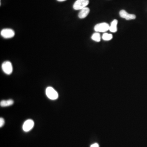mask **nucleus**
Segmentation results:
<instances>
[{"mask_svg": "<svg viewBox=\"0 0 147 147\" xmlns=\"http://www.w3.org/2000/svg\"><path fill=\"white\" fill-rule=\"evenodd\" d=\"M45 93L47 97L52 100L57 99L59 97L57 92L52 87H48L46 89Z\"/></svg>", "mask_w": 147, "mask_h": 147, "instance_id": "f257e3e1", "label": "nucleus"}, {"mask_svg": "<svg viewBox=\"0 0 147 147\" xmlns=\"http://www.w3.org/2000/svg\"><path fill=\"white\" fill-rule=\"evenodd\" d=\"M89 3V0H77L73 5V8L75 10H81L86 7Z\"/></svg>", "mask_w": 147, "mask_h": 147, "instance_id": "f03ea898", "label": "nucleus"}, {"mask_svg": "<svg viewBox=\"0 0 147 147\" xmlns=\"http://www.w3.org/2000/svg\"><path fill=\"white\" fill-rule=\"evenodd\" d=\"M110 25L106 23L97 24L94 26V29L97 32H105L109 30Z\"/></svg>", "mask_w": 147, "mask_h": 147, "instance_id": "7ed1b4c3", "label": "nucleus"}, {"mask_svg": "<svg viewBox=\"0 0 147 147\" xmlns=\"http://www.w3.org/2000/svg\"><path fill=\"white\" fill-rule=\"evenodd\" d=\"M2 69L5 74L10 75L13 72V66L12 64L9 61L4 62L2 65Z\"/></svg>", "mask_w": 147, "mask_h": 147, "instance_id": "20e7f679", "label": "nucleus"}, {"mask_svg": "<svg viewBox=\"0 0 147 147\" xmlns=\"http://www.w3.org/2000/svg\"><path fill=\"white\" fill-rule=\"evenodd\" d=\"M1 35L3 38H11L14 36L15 32L11 29H3L1 32Z\"/></svg>", "mask_w": 147, "mask_h": 147, "instance_id": "39448f33", "label": "nucleus"}, {"mask_svg": "<svg viewBox=\"0 0 147 147\" xmlns=\"http://www.w3.org/2000/svg\"><path fill=\"white\" fill-rule=\"evenodd\" d=\"M34 125V123L32 120L30 119L27 120L23 124V130L26 132H28L33 128Z\"/></svg>", "mask_w": 147, "mask_h": 147, "instance_id": "423d86ee", "label": "nucleus"}, {"mask_svg": "<svg viewBox=\"0 0 147 147\" xmlns=\"http://www.w3.org/2000/svg\"><path fill=\"white\" fill-rule=\"evenodd\" d=\"M120 16L122 18H125L126 20H130L135 19L136 17L134 14H128L125 10H121L119 12Z\"/></svg>", "mask_w": 147, "mask_h": 147, "instance_id": "0eeeda50", "label": "nucleus"}, {"mask_svg": "<svg viewBox=\"0 0 147 147\" xmlns=\"http://www.w3.org/2000/svg\"><path fill=\"white\" fill-rule=\"evenodd\" d=\"M90 9L88 7H85L84 8L80 10V12L79 13L78 17L80 19L85 18L88 16V14L90 13Z\"/></svg>", "mask_w": 147, "mask_h": 147, "instance_id": "6e6552de", "label": "nucleus"}, {"mask_svg": "<svg viewBox=\"0 0 147 147\" xmlns=\"http://www.w3.org/2000/svg\"><path fill=\"white\" fill-rule=\"evenodd\" d=\"M117 24H118V21L116 19H114L111 23L110 26L109 30L111 32L115 33L117 31Z\"/></svg>", "mask_w": 147, "mask_h": 147, "instance_id": "1a4fd4ad", "label": "nucleus"}, {"mask_svg": "<svg viewBox=\"0 0 147 147\" xmlns=\"http://www.w3.org/2000/svg\"><path fill=\"white\" fill-rule=\"evenodd\" d=\"M14 103V100L12 99L3 100L0 102V105L2 107H8L12 105Z\"/></svg>", "mask_w": 147, "mask_h": 147, "instance_id": "9d476101", "label": "nucleus"}, {"mask_svg": "<svg viewBox=\"0 0 147 147\" xmlns=\"http://www.w3.org/2000/svg\"><path fill=\"white\" fill-rule=\"evenodd\" d=\"M92 39L94 40L96 42H99L100 40V35L99 33H94L92 35L91 37Z\"/></svg>", "mask_w": 147, "mask_h": 147, "instance_id": "9b49d317", "label": "nucleus"}, {"mask_svg": "<svg viewBox=\"0 0 147 147\" xmlns=\"http://www.w3.org/2000/svg\"><path fill=\"white\" fill-rule=\"evenodd\" d=\"M113 38V35L108 33H105L103 34L102 36L103 39L105 41H109L111 40Z\"/></svg>", "mask_w": 147, "mask_h": 147, "instance_id": "f8f14e48", "label": "nucleus"}, {"mask_svg": "<svg viewBox=\"0 0 147 147\" xmlns=\"http://www.w3.org/2000/svg\"><path fill=\"white\" fill-rule=\"evenodd\" d=\"M5 120L3 118H0V127L1 128L5 124Z\"/></svg>", "mask_w": 147, "mask_h": 147, "instance_id": "ddd939ff", "label": "nucleus"}, {"mask_svg": "<svg viewBox=\"0 0 147 147\" xmlns=\"http://www.w3.org/2000/svg\"><path fill=\"white\" fill-rule=\"evenodd\" d=\"M90 147H99V145L97 143H95V144L92 145Z\"/></svg>", "mask_w": 147, "mask_h": 147, "instance_id": "4468645a", "label": "nucleus"}, {"mask_svg": "<svg viewBox=\"0 0 147 147\" xmlns=\"http://www.w3.org/2000/svg\"><path fill=\"white\" fill-rule=\"evenodd\" d=\"M57 1H59V2H62V1H65L66 0H57Z\"/></svg>", "mask_w": 147, "mask_h": 147, "instance_id": "2eb2a0df", "label": "nucleus"}]
</instances>
